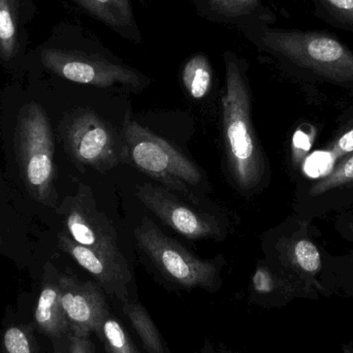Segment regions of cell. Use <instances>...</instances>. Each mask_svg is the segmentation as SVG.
<instances>
[{
	"label": "cell",
	"instance_id": "obj_30",
	"mask_svg": "<svg viewBox=\"0 0 353 353\" xmlns=\"http://www.w3.org/2000/svg\"><path fill=\"white\" fill-rule=\"evenodd\" d=\"M0 242H1V241H0Z\"/></svg>",
	"mask_w": 353,
	"mask_h": 353
},
{
	"label": "cell",
	"instance_id": "obj_12",
	"mask_svg": "<svg viewBox=\"0 0 353 353\" xmlns=\"http://www.w3.org/2000/svg\"><path fill=\"white\" fill-rule=\"evenodd\" d=\"M58 243L64 252L94 276L99 286L107 294L116 296L121 302L128 300V288L132 279L128 261H117L83 246L72 240L66 232H60Z\"/></svg>",
	"mask_w": 353,
	"mask_h": 353
},
{
	"label": "cell",
	"instance_id": "obj_20",
	"mask_svg": "<svg viewBox=\"0 0 353 353\" xmlns=\"http://www.w3.org/2000/svg\"><path fill=\"white\" fill-rule=\"evenodd\" d=\"M121 303L123 312L130 319L149 353H165L161 335L145 309L138 303L130 302L128 299Z\"/></svg>",
	"mask_w": 353,
	"mask_h": 353
},
{
	"label": "cell",
	"instance_id": "obj_7",
	"mask_svg": "<svg viewBox=\"0 0 353 353\" xmlns=\"http://www.w3.org/2000/svg\"><path fill=\"white\" fill-rule=\"evenodd\" d=\"M63 141L79 165L105 173L122 163L121 136L91 110L76 112L66 120Z\"/></svg>",
	"mask_w": 353,
	"mask_h": 353
},
{
	"label": "cell",
	"instance_id": "obj_9",
	"mask_svg": "<svg viewBox=\"0 0 353 353\" xmlns=\"http://www.w3.org/2000/svg\"><path fill=\"white\" fill-rule=\"evenodd\" d=\"M66 234L83 246L117 261H128L118 245L115 228L97 209L90 189L81 184L78 193L70 197L64 211Z\"/></svg>",
	"mask_w": 353,
	"mask_h": 353
},
{
	"label": "cell",
	"instance_id": "obj_14",
	"mask_svg": "<svg viewBox=\"0 0 353 353\" xmlns=\"http://www.w3.org/2000/svg\"><path fill=\"white\" fill-rule=\"evenodd\" d=\"M34 6L31 0H0V61L16 62L28 45L27 25L32 20Z\"/></svg>",
	"mask_w": 353,
	"mask_h": 353
},
{
	"label": "cell",
	"instance_id": "obj_28",
	"mask_svg": "<svg viewBox=\"0 0 353 353\" xmlns=\"http://www.w3.org/2000/svg\"><path fill=\"white\" fill-rule=\"evenodd\" d=\"M343 353H353V347L352 343L344 344Z\"/></svg>",
	"mask_w": 353,
	"mask_h": 353
},
{
	"label": "cell",
	"instance_id": "obj_16",
	"mask_svg": "<svg viewBox=\"0 0 353 353\" xmlns=\"http://www.w3.org/2000/svg\"><path fill=\"white\" fill-rule=\"evenodd\" d=\"M353 190V152L334 165L329 174L309 183L305 191V201L311 219L334 199Z\"/></svg>",
	"mask_w": 353,
	"mask_h": 353
},
{
	"label": "cell",
	"instance_id": "obj_8",
	"mask_svg": "<svg viewBox=\"0 0 353 353\" xmlns=\"http://www.w3.org/2000/svg\"><path fill=\"white\" fill-rule=\"evenodd\" d=\"M311 219L296 220L290 232L282 234L275 245L280 273L308 292L310 299L323 290L321 278L325 269V251L313 239Z\"/></svg>",
	"mask_w": 353,
	"mask_h": 353
},
{
	"label": "cell",
	"instance_id": "obj_22",
	"mask_svg": "<svg viewBox=\"0 0 353 353\" xmlns=\"http://www.w3.org/2000/svg\"><path fill=\"white\" fill-rule=\"evenodd\" d=\"M97 333L101 334L111 353H139L124 333L120 323L108 316Z\"/></svg>",
	"mask_w": 353,
	"mask_h": 353
},
{
	"label": "cell",
	"instance_id": "obj_4",
	"mask_svg": "<svg viewBox=\"0 0 353 353\" xmlns=\"http://www.w3.org/2000/svg\"><path fill=\"white\" fill-rule=\"evenodd\" d=\"M121 144L122 163L159 181L172 192L181 193L199 203L190 190V186L199 185L203 179L199 168L171 143L141 125L130 114L124 118Z\"/></svg>",
	"mask_w": 353,
	"mask_h": 353
},
{
	"label": "cell",
	"instance_id": "obj_10",
	"mask_svg": "<svg viewBox=\"0 0 353 353\" xmlns=\"http://www.w3.org/2000/svg\"><path fill=\"white\" fill-rule=\"evenodd\" d=\"M137 196L161 221L191 240L219 238L221 230L214 218L187 207L163 186L145 183L137 187Z\"/></svg>",
	"mask_w": 353,
	"mask_h": 353
},
{
	"label": "cell",
	"instance_id": "obj_13",
	"mask_svg": "<svg viewBox=\"0 0 353 353\" xmlns=\"http://www.w3.org/2000/svg\"><path fill=\"white\" fill-rule=\"evenodd\" d=\"M197 14L205 20L232 25L241 30L272 26L277 17L263 0H191Z\"/></svg>",
	"mask_w": 353,
	"mask_h": 353
},
{
	"label": "cell",
	"instance_id": "obj_15",
	"mask_svg": "<svg viewBox=\"0 0 353 353\" xmlns=\"http://www.w3.org/2000/svg\"><path fill=\"white\" fill-rule=\"evenodd\" d=\"M83 12L97 19L124 39L142 41L130 0H70Z\"/></svg>",
	"mask_w": 353,
	"mask_h": 353
},
{
	"label": "cell",
	"instance_id": "obj_17",
	"mask_svg": "<svg viewBox=\"0 0 353 353\" xmlns=\"http://www.w3.org/2000/svg\"><path fill=\"white\" fill-rule=\"evenodd\" d=\"M34 319L39 331L54 342L70 333V325L61 305L59 278L54 281L48 268L37 300Z\"/></svg>",
	"mask_w": 353,
	"mask_h": 353
},
{
	"label": "cell",
	"instance_id": "obj_11",
	"mask_svg": "<svg viewBox=\"0 0 353 353\" xmlns=\"http://www.w3.org/2000/svg\"><path fill=\"white\" fill-rule=\"evenodd\" d=\"M61 305L70 325V331L88 337L99 332L109 316L107 302L101 286L95 282H81L70 276H60Z\"/></svg>",
	"mask_w": 353,
	"mask_h": 353
},
{
	"label": "cell",
	"instance_id": "obj_3",
	"mask_svg": "<svg viewBox=\"0 0 353 353\" xmlns=\"http://www.w3.org/2000/svg\"><path fill=\"white\" fill-rule=\"evenodd\" d=\"M225 90L222 97L225 152L230 175L241 190L250 191L267 172L263 149L253 130L246 63L236 54L224 53Z\"/></svg>",
	"mask_w": 353,
	"mask_h": 353
},
{
	"label": "cell",
	"instance_id": "obj_29",
	"mask_svg": "<svg viewBox=\"0 0 353 353\" xmlns=\"http://www.w3.org/2000/svg\"><path fill=\"white\" fill-rule=\"evenodd\" d=\"M139 1H140V3L142 4V6H146L150 0H139Z\"/></svg>",
	"mask_w": 353,
	"mask_h": 353
},
{
	"label": "cell",
	"instance_id": "obj_26",
	"mask_svg": "<svg viewBox=\"0 0 353 353\" xmlns=\"http://www.w3.org/2000/svg\"><path fill=\"white\" fill-rule=\"evenodd\" d=\"M336 230L342 238L353 243V211L345 212L337 218Z\"/></svg>",
	"mask_w": 353,
	"mask_h": 353
},
{
	"label": "cell",
	"instance_id": "obj_25",
	"mask_svg": "<svg viewBox=\"0 0 353 353\" xmlns=\"http://www.w3.org/2000/svg\"><path fill=\"white\" fill-rule=\"evenodd\" d=\"M87 338L88 337L76 335L70 331L65 337L57 340L65 346L60 348L58 353H90V343Z\"/></svg>",
	"mask_w": 353,
	"mask_h": 353
},
{
	"label": "cell",
	"instance_id": "obj_23",
	"mask_svg": "<svg viewBox=\"0 0 353 353\" xmlns=\"http://www.w3.org/2000/svg\"><path fill=\"white\" fill-rule=\"evenodd\" d=\"M32 334L27 325H12L4 332L2 345L6 353H35Z\"/></svg>",
	"mask_w": 353,
	"mask_h": 353
},
{
	"label": "cell",
	"instance_id": "obj_2",
	"mask_svg": "<svg viewBox=\"0 0 353 353\" xmlns=\"http://www.w3.org/2000/svg\"><path fill=\"white\" fill-rule=\"evenodd\" d=\"M39 59L45 70L59 78L97 88L142 90L150 82L83 30L55 33L39 48Z\"/></svg>",
	"mask_w": 353,
	"mask_h": 353
},
{
	"label": "cell",
	"instance_id": "obj_21",
	"mask_svg": "<svg viewBox=\"0 0 353 353\" xmlns=\"http://www.w3.org/2000/svg\"><path fill=\"white\" fill-rule=\"evenodd\" d=\"M314 14L334 28L353 32V0H311Z\"/></svg>",
	"mask_w": 353,
	"mask_h": 353
},
{
	"label": "cell",
	"instance_id": "obj_24",
	"mask_svg": "<svg viewBox=\"0 0 353 353\" xmlns=\"http://www.w3.org/2000/svg\"><path fill=\"white\" fill-rule=\"evenodd\" d=\"M334 165L353 152V124L335 139L327 149Z\"/></svg>",
	"mask_w": 353,
	"mask_h": 353
},
{
	"label": "cell",
	"instance_id": "obj_27",
	"mask_svg": "<svg viewBox=\"0 0 353 353\" xmlns=\"http://www.w3.org/2000/svg\"><path fill=\"white\" fill-rule=\"evenodd\" d=\"M350 205H353V190L347 193H344V194L338 196L337 199H333V201L327 203V205L321 210V214L327 211H333V210L336 209H343V208L350 207Z\"/></svg>",
	"mask_w": 353,
	"mask_h": 353
},
{
	"label": "cell",
	"instance_id": "obj_18",
	"mask_svg": "<svg viewBox=\"0 0 353 353\" xmlns=\"http://www.w3.org/2000/svg\"><path fill=\"white\" fill-rule=\"evenodd\" d=\"M212 66L207 56L197 53L191 56L182 70V82L192 99L207 97L212 87Z\"/></svg>",
	"mask_w": 353,
	"mask_h": 353
},
{
	"label": "cell",
	"instance_id": "obj_19",
	"mask_svg": "<svg viewBox=\"0 0 353 353\" xmlns=\"http://www.w3.org/2000/svg\"><path fill=\"white\" fill-rule=\"evenodd\" d=\"M321 285L323 292L327 288H338L348 296H353V250L343 256H333L325 252Z\"/></svg>",
	"mask_w": 353,
	"mask_h": 353
},
{
	"label": "cell",
	"instance_id": "obj_1",
	"mask_svg": "<svg viewBox=\"0 0 353 353\" xmlns=\"http://www.w3.org/2000/svg\"><path fill=\"white\" fill-rule=\"evenodd\" d=\"M243 33L301 77L353 91V50L329 31L255 26Z\"/></svg>",
	"mask_w": 353,
	"mask_h": 353
},
{
	"label": "cell",
	"instance_id": "obj_6",
	"mask_svg": "<svg viewBox=\"0 0 353 353\" xmlns=\"http://www.w3.org/2000/svg\"><path fill=\"white\" fill-rule=\"evenodd\" d=\"M134 236L141 250L172 281L185 288L205 290L217 283L219 272L215 263L201 261L191 254L148 218L134 230Z\"/></svg>",
	"mask_w": 353,
	"mask_h": 353
},
{
	"label": "cell",
	"instance_id": "obj_5",
	"mask_svg": "<svg viewBox=\"0 0 353 353\" xmlns=\"http://www.w3.org/2000/svg\"><path fill=\"white\" fill-rule=\"evenodd\" d=\"M14 147L21 176L29 192L41 203L51 205L56 175L53 132L39 103H29L21 109Z\"/></svg>",
	"mask_w": 353,
	"mask_h": 353
}]
</instances>
